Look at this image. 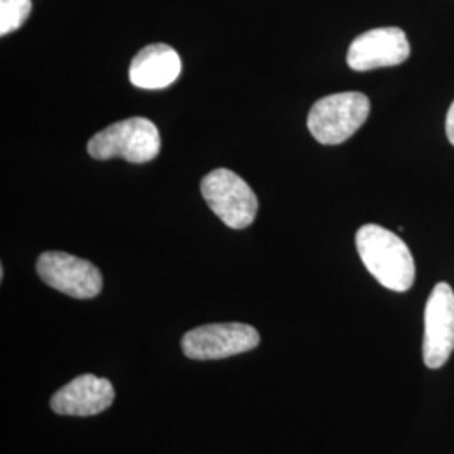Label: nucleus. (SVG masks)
<instances>
[{"label": "nucleus", "mask_w": 454, "mask_h": 454, "mask_svg": "<svg viewBox=\"0 0 454 454\" xmlns=\"http://www.w3.org/2000/svg\"><path fill=\"white\" fill-rule=\"evenodd\" d=\"M35 270L51 288L78 300L95 298L103 288V276L93 262L63 251L43 253Z\"/></svg>", "instance_id": "nucleus-6"}, {"label": "nucleus", "mask_w": 454, "mask_h": 454, "mask_svg": "<svg viewBox=\"0 0 454 454\" xmlns=\"http://www.w3.org/2000/svg\"><path fill=\"white\" fill-rule=\"evenodd\" d=\"M33 0H0V35L17 31L31 14Z\"/></svg>", "instance_id": "nucleus-11"}, {"label": "nucleus", "mask_w": 454, "mask_h": 454, "mask_svg": "<svg viewBox=\"0 0 454 454\" xmlns=\"http://www.w3.org/2000/svg\"><path fill=\"white\" fill-rule=\"evenodd\" d=\"M114 384L93 373H82L51 397V409L59 416H97L114 404Z\"/></svg>", "instance_id": "nucleus-9"}, {"label": "nucleus", "mask_w": 454, "mask_h": 454, "mask_svg": "<svg viewBox=\"0 0 454 454\" xmlns=\"http://www.w3.org/2000/svg\"><path fill=\"white\" fill-rule=\"evenodd\" d=\"M160 152V133L148 118L133 116L110 125L88 142V153L97 160L125 159L130 163L153 160Z\"/></svg>", "instance_id": "nucleus-2"}, {"label": "nucleus", "mask_w": 454, "mask_h": 454, "mask_svg": "<svg viewBox=\"0 0 454 454\" xmlns=\"http://www.w3.org/2000/svg\"><path fill=\"white\" fill-rule=\"evenodd\" d=\"M411 54L407 35L399 27H380L360 34L350 44L347 65L354 71L403 65Z\"/></svg>", "instance_id": "nucleus-8"}, {"label": "nucleus", "mask_w": 454, "mask_h": 454, "mask_svg": "<svg viewBox=\"0 0 454 454\" xmlns=\"http://www.w3.org/2000/svg\"><path fill=\"white\" fill-rule=\"evenodd\" d=\"M454 352V292L448 283H438L424 309L422 357L429 369H441Z\"/></svg>", "instance_id": "nucleus-7"}, {"label": "nucleus", "mask_w": 454, "mask_h": 454, "mask_svg": "<svg viewBox=\"0 0 454 454\" xmlns=\"http://www.w3.org/2000/svg\"><path fill=\"white\" fill-rule=\"evenodd\" d=\"M446 135H448V140L451 142V145H454V101L453 105L450 106L448 116H446Z\"/></svg>", "instance_id": "nucleus-12"}, {"label": "nucleus", "mask_w": 454, "mask_h": 454, "mask_svg": "<svg viewBox=\"0 0 454 454\" xmlns=\"http://www.w3.org/2000/svg\"><path fill=\"white\" fill-rule=\"evenodd\" d=\"M356 244L364 266L384 288L404 293L414 285V258L397 234L386 227L365 224L358 229Z\"/></svg>", "instance_id": "nucleus-1"}, {"label": "nucleus", "mask_w": 454, "mask_h": 454, "mask_svg": "<svg viewBox=\"0 0 454 454\" xmlns=\"http://www.w3.org/2000/svg\"><path fill=\"white\" fill-rule=\"evenodd\" d=\"M371 114L369 98L357 91L318 99L309 114V130L322 145H339L365 123Z\"/></svg>", "instance_id": "nucleus-3"}, {"label": "nucleus", "mask_w": 454, "mask_h": 454, "mask_svg": "<svg viewBox=\"0 0 454 454\" xmlns=\"http://www.w3.org/2000/svg\"><path fill=\"white\" fill-rule=\"evenodd\" d=\"M200 192L212 212L232 229L251 226L258 212V197L238 174L229 168H215L207 174Z\"/></svg>", "instance_id": "nucleus-4"}, {"label": "nucleus", "mask_w": 454, "mask_h": 454, "mask_svg": "<svg viewBox=\"0 0 454 454\" xmlns=\"http://www.w3.org/2000/svg\"><path fill=\"white\" fill-rule=\"evenodd\" d=\"M179 52L167 44H150L131 61L130 82L142 90H162L180 76Z\"/></svg>", "instance_id": "nucleus-10"}, {"label": "nucleus", "mask_w": 454, "mask_h": 454, "mask_svg": "<svg viewBox=\"0 0 454 454\" xmlns=\"http://www.w3.org/2000/svg\"><path fill=\"white\" fill-rule=\"evenodd\" d=\"M260 333L246 324H212L197 326L182 339L185 357L192 360H219L256 348Z\"/></svg>", "instance_id": "nucleus-5"}]
</instances>
